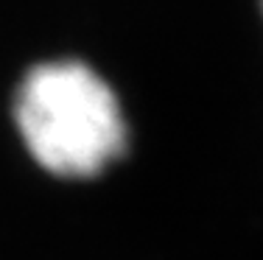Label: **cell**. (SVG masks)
Returning <instances> with one entry per match:
<instances>
[{
	"label": "cell",
	"instance_id": "obj_1",
	"mask_svg": "<svg viewBox=\"0 0 263 260\" xmlns=\"http://www.w3.org/2000/svg\"><path fill=\"white\" fill-rule=\"evenodd\" d=\"M14 123L34 163L62 179H92L129 151L121 98L79 59L31 67L14 95Z\"/></svg>",
	"mask_w": 263,
	"mask_h": 260
},
{
	"label": "cell",
	"instance_id": "obj_2",
	"mask_svg": "<svg viewBox=\"0 0 263 260\" xmlns=\"http://www.w3.org/2000/svg\"><path fill=\"white\" fill-rule=\"evenodd\" d=\"M260 9H263V0H260Z\"/></svg>",
	"mask_w": 263,
	"mask_h": 260
}]
</instances>
